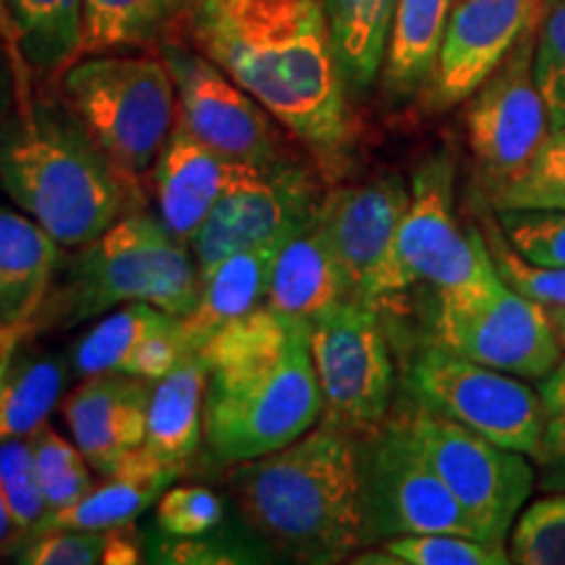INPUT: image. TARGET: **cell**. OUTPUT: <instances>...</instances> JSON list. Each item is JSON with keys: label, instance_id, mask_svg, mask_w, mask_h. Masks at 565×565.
Instances as JSON below:
<instances>
[{"label": "cell", "instance_id": "obj_1", "mask_svg": "<svg viewBox=\"0 0 565 565\" xmlns=\"http://www.w3.org/2000/svg\"><path fill=\"white\" fill-rule=\"evenodd\" d=\"M200 51L312 154L322 175L349 162L353 121L320 0H189Z\"/></svg>", "mask_w": 565, "mask_h": 565}, {"label": "cell", "instance_id": "obj_2", "mask_svg": "<svg viewBox=\"0 0 565 565\" xmlns=\"http://www.w3.org/2000/svg\"><path fill=\"white\" fill-rule=\"evenodd\" d=\"M196 353L207 366L204 445L217 463L273 454L322 422L309 322L263 303L212 333Z\"/></svg>", "mask_w": 565, "mask_h": 565}, {"label": "cell", "instance_id": "obj_3", "mask_svg": "<svg viewBox=\"0 0 565 565\" xmlns=\"http://www.w3.org/2000/svg\"><path fill=\"white\" fill-rule=\"evenodd\" d=\"M231 500L238 519L280 561L328 565L370 545L359 471V435L317 427L249 461L233 463Z\"/></svg>", "mask_w": 565, "mask_h": 565}, {"label": "cell", "instance_id": "obj_4", "mask_svg": "<svg viewBox=\"0 0 565 565\" xmlns=\"http://www.w3.org/2000/svg\"><path fill=\"white\" fill-rule=\"evenodd\" d=\"M0 189L63 249H79L134 210L139 181L126 175L61 100L34 92L0 121Z\"/></svg>", "mask_w": 565, "mask_h": 565}, {"label": "cell", "instance_id": "obj_5", "mask_svg": "<svg viewBox=\"0 0 565 565\" xmlns=\"http://www.w3.org/2000/svg\"><path fill=\"white\" fill-rule=\"evenodd\" d=\"M196 296L200 270L192 249L141 207L63 257L32 322L38 333L71 330L126 303H152L181 317Z\"/></svg>", "mask_w": 565, "mask_h": 565}, {"label": "cell", "instance_id": "obj_6", "mask_svg": "<svg viewBox=\"0 0 565 565\" xmlns=\"http://www.w3.org/2000/svg\"><path fill=\"white\" fill-rule=\"evenodd\" d=\"M61 100L134 181L152 173L175 126V84L162 55H79L61 71Z\"/></svg>", "mask_w": 565, "mask_h": 565}, {"label": "cell", "instance_id": "obj_7", "mask_svg": "<svg viewBox=\"0 0 565 565\" xmlns=\"http://www.w3.org/2000/svg\"><path fill=\"white\" fill-rule=\"evenodd\" d=\"M359 471L370 542L404 534H466L482 540L416 445L406 416H387L359 435Z\"/></svg>", "mask_w": 565, "mask_h": 565}, {"label": "cell", "instance_id": "obj_8", "mask_svg": "<svg viewBox=\"0 0 565 565\" xmlns=\"http://www.w3.org/2000/svg\"><path fill=\"white\" fill-rule=\"evenodd\" d=\"M406 391L429 412L475 429L487 440L536 458L542 443V398L524 377L427 343L406 366Z\"/></svg>", "mask_w": 565, "mask_h": 565}, {"label": "cell", "instance_id": "obj_9", "mask_svg": "<svg viewBox=\"0 0 565 565\" xmlns=\"http://www.w3.org/2000/svg\"><path fill=\"white\" fill-rule=\"evenodd\" d=\"M424 458L469 515L484 542L503 545L534 490L529 456L419 404L404 412Z\"/></svg>", "mask_w": 565, "mask_h": 565}, {"label": "cell", "instance_id": "obj_10", "mask_svg": "<svg viewBox=\"0 0 565 565\" xmlns=\"http://www.w3.org/2000/svg\"><path fill=\"white\" fill-rule=\"evenodd\" d=\"M322 422L366 435L387 419L395 391L391 343L377 309L345 299L309 322Z\"/></svg>", "mask_w": 565, "mask_h": 565}, {"label": "cell", "instance_id": "obj_11", "mask_svg": "<svg viewBox=\"0 0 565 565\" xmlns=\"http://www.w3.org/2000/svg\"><path fill=\"white\" fill-rule=\"evenodd\" d=\"M398 252L414 286H429L435 299L479 291L500 278L484 233L458 223L456 160L450 152H435L416 166Z\"/></svg>", "mask_w": 565, "mask_h": 565}, {"label": "cell", "instance_id": "obj_12", "mask_svg": "<svg viewBox=\"0 0 565 565\" xmlns=\"http://www.w3.org/2000/svg\"><path fill=\"white\" fill-rule=\"evenodd\" d=\"M408 207V186L398 175L338 186L322 196L320 221L351 299L385 312L404 299L414 280L398 252V233Z\"/></svg>", "mask_w": 565, "mask_h": 565}, {"label": "cell", "instance_id": "obj_13", "mask_svg": "<svg viewBox=\"0 0 565 565\" xmlns=\"http://www.w3.org/2000/svg\"><path fill=\"white\" fill-rule=\"evenodd\" d=\"M429 328L433 343L524 380H542L563 359L547 309L503 278L479 291L435 299Z\"/></svg>", "mask_w": 565, "mask_h": 565}, {"label": "cell", "instance_id": "obj_14", "mask_svg": "<svg viewBox=\"0 0 565 565\" xmlns=\"http://www.w3.org/2000/svg\"><path fill=\"white\" fill-rule=\"evenodd\" d=\"M536 21L466 100V141L487 202L532 166L553 131L534 79Z\"/></svg>", "mask_w": 565, "mask_h": 565}, {"label": "cell", "instance_id": "obj_15", "mask_svg": "<svg viewBox=\"0 0 565 565\" xmlns=\"http://www.w3.org/2000/svg\"><path fill=\"white\" fill-rule=\"evenodd\" d=\"M175 84V124L236 166L270 168L291 160L282 126L225 71L183 45H162Z\"/></svg>", "mask_w": 565, "mask_h": 565}, {"label": "cell", "instance_id": "obj_16", "mask_svg": "<svg viewBox=\"0 0 565 565\" xmlns=\"http://www.w3.org/2000/svg\"><path fill=\"white\" fill-rule=\"evenodd\" d=\"M322 196L312 171L296 158L270 168L238 166L192 242L200 278L231 254L288 236L312 221Z\"/></svg>", "mask_w": 565, "mask_h": 565}, {"label": "cell", "instance_id": "obj_17", "mask_svg": "<svg viewBox=\"0 0 565 565\" xmlns=\"http://www.w3.org/2000/svg\"><path fill=\"white\" fill-rule=\"evenodd\" d=\"M545 0H456L427 95L429 108L445 110L469 100L529 26Z\"/></svg>", "mask_w": 565, "mask_h": 565}, {"label": "cell", "instance_id": "obj_18", "mask_svg": "<svg viewBox=\"0 0 565 565\" xmlns=\"http://www.w3.org/2000/svg\"><path fill=\"white\" fill-rule=\"evenodd\" d=\"M179 317L152 303H126L97 317L68 353L79 377L121 372L160 380L189 356Z\"/></svg>", "mask_w": 565, "mask_h": 565}, {"label": "cell", "instance_id": "obj_19", "mask_svg": "<svg viewBox=\"0 0 565 565\" xmlns=\"http://www.w3.org/2000/svg\"><path fill=\"white\" fill-rule=\"evenodd\" d=\"M152 380L108 372L84 377L63 401V419L92 471L103 479L134 448L145 445Z\"/></svg>", "mask_w": 565, "mask_h": 565}, {"label": "cell", "instance_id": "obj_20", "mask_svg": "<svg viewBox=\"0 0 565 565\" xmlns=\"http://www.w3.org/2000/svg\"><path fill=\"white\" fill-rule=\"evenodd\" d=\"M236 162H228L194 139L181 124L173 126L152 168L158 217L168 231L192 249L202 223L228 186Z\"/></svg>", "mask_w": 565, "mask_h": 565}, {"label": "cell", "instance_id": "obj_21", "mask_svg": "<svg viewBox=\"0 0 565 565\" xmlns=\"http://www.w3.org/2000/svg\"><path fill=\"white\" fill-rule=\"evenodd\" d=\"M345 299H351L349 282L315 212L312 221L282 242L265 303L294 320L312 322Z\"/></svg>", "mask_w": 565, "mask_h": 565}, {"label": "cell", "instance_id": "obj_22", "mask_svg": "<svg viewBox=\"0 0 565 565\" xmlns=\"http://www.w3.org/2000/svg\"><path fill=\"white\" fill-rule=\"evenodd\" d=\"M288 236L231 254L221 265L212 267L204 278H200L196 303L186 315L179 317L189 351L196 353V349L212 333L263 307L267 301V291H270L275 259H278L280 246Z\"/></svg>", "mask_w": 565, "mask_h": 565}, {"label": "cell", "instance_id": "obj_23", "mask_svg": "<svg viewBox=\"0 0 565 565\" xmlns=\"http://www.w3.org/2000/svg\"><path fill=\"white\" fill-rule=\"evenodd\" d=\"M63 257V246L34 217L0 204V317L32 322Z\"/></svg>", "mask_w": 565, "mask_h": 565}, {"label": "cell", "instance_id": "obj_24", "mask_svg": "<svg viewBox=\"0 0 565 565\" xmlns=\"http://www.w3.org/2000/svg\"><path fill=\"white\" fill-rule=\"evenodd\" d=\"M204 391L207 366L200 353H189L175 370L152 383L145 448L183 475L204 443Z\"/></svg>", "mask_w": 565, "mask_h": 565}, {"label": "cell", "instance_id": "obj_25", "mask_svg": "<svg viewBox=\"0 0 565 565\" xmlns=\"http://www.w3.org/2000/svg\"><path fill=\"white\" fill-rule=\"evenodd\" d=\"M71 362L26 335L0 374V440L32 437L45 427L68 383Z\"/></svg>", "mask_w": 565, "mask_h": 565}, {"label": "cell", "instance_id": "obj_26", "mask_svg": "<svg viewBox=\"0 0 565 565\" xmlns=\"http://www.w3.org/2000/svg\"><path fill=\"white\" fill-rule=\"evenodd\" d=\"M456 0H398L387 40L383 89L391 100L427 92Z\"/></svg>", "mask_w": 565, "mask_h": 565}, {"label": "cell", "instance_id": "obj_27", "mask_svg": "<svg viewBox=\"0 0 565 565\" xmlns=\"http://www.w3.org/2000/svg\"><path fill=\"white\" fill-rule=\"evenodd\" d=\"M398 0H320L349 95L362 97L383 76Z\"/></svg>", "mask_w": 565, "mask_h": 565}, {"label": "cell", "instance_id": "obj_28", "mask_svg": "<svg viewBox=\"0 0 565 565\" xmlns=\"http://www.w3.org/2000/svg\"><path fill=\"white\" fill-rule=\"evenodd\" d=\"M186 0H82L79 55L152 45Z\"/></svg>", "mask_w": 565, "mask_h": 565}, {"label": "cell", "instance_id": "obj_29", "mask_svg": "<svg viewBox=\"0 0 565 565\" xmlns=\"http://www.w3.org/2000/svg\"><path fill=\"white\" fill-rule=\"evenodd\" d=\"M280 557L242 519L202 534H166L154 526L145 534V563L160 565H259L278 563Z\"/></svg>", "mask_w": 565, "mask_h": 565}, {"label": "cell", "instance_id": "obj_30", "mask_svg": "<svg viewBox=\"0 0 565 565\" xmlns=\"http://www.w3.org/2000/svg\"><path fill=\"white\" fill-rule=\"evenodd\" d=\"M30 68L61 71L79 58L82 0H6Z\"/></svg>", "mask_w": 565, "mask_h": 565}, {"label": "cell", "instance_id": "obj_31", "mask_svg": "<svg viewBox=\"0 0 565 565\" xmlns=\"http://www.w3.org/2000/svg\"><path fill=\"white\" fill-rule=\"evenodd\" d=\"M168 487L141 482L129 477H105L103 484L92 487L84 498L76 500L61 511L45 515V521L34 529V534L45 529H113L137 521Z\"/></svg>", "mask_w": 565, "mask_h": 565}, {"label": "cell", "instance_id": "obj_32", "mask_svg": "<svg viewBox=\"0 0 565 565\" xmlns=\"http://www.w3.org/2000/svg\"><path fill=\"white\" fill-rule=\"evenodd\" d=\"M30 443L47 513L76 503L95 487L92 484V466L84 458L79 445L68 443L61 433H55L51 424L40 427L30 437Z\"/></svg>", "mask_w": 565, "mask_h": 565}, {"label": "cell", "instance_id": "obj_33", "mask_svg": "<svg viewBox=\"0 0 565 565\" xmlns=\"http://www.w3.org/2000/svg\"><path fill=\"white\" fill-rule=\"evenodd\" d=\"M383 555L372 563L395 565H505V545L466 534H404L383 542Z\"/></svg>", "mask_w": 565, "mask_h": 565}, {"label": "cell", "instance_id": "obj_34", "mask_svg": "<svg viewBox=\"0 0 565 565\" xmlns=\"http://www.w3.org/2000/svg\"><path fill=\"white\" fill-rule=\"evenodd\" d=\"M490 204L494 210H565V126L550 131L532 166L511 186L494 194Z\"/></svg>", "mask_w": 565, "mask_h": 565}, {"label": "cell", "instance_id": "obj_35", "mask_svg": "<svg viewBox=\"0 0 565 565\" xmlns=\"http://www.w3.org/2000/svg\"><path fill=\"white\" fill-rule=\"evenodd\" d=\"M508 555L519 565H565V492H553L521 511Z\"/></svg>", "mask_w": 565, "mask_h": 565}, {"label": "cell", "instance_id": "obj_36", "mask_svg": "<svg viewBox=\"0 0 565 565\" xmlns=\"http://www.w3.org/2000/svg\"><path fill=\"white\" fill-rule=\"evenodd\" d=\"M534 79L547 105L550 126H565V0L542 3L534 40Z\"/></svg>", "mask_w": 565, "mask_h": 565}, {"label": "cell", "instance_id": "obj_37", "mask_svg": "<svg viewBox=\"0 0 565 565\" xmlns=\"http://www.w3.org/2000/svg\"><path fill=\"white\" fill-rule=\"evenodd\" d=\"M494 221L508 244L529 263L565 267V210H494Z\"/></svg>", "mask_w": 565, "mask_h": 565}, {"label": "cell", "instance_id": "obj_38", "mask_svg": "<svg viewBox=\"0 0 565 565\" xmlns=\"http://www.w3.org/2000/svg\"><path fill=\"white\" fill-rule=\"evenodd\" d=\"M484 238L487 246H490V254L500 278H503L513 291L542 303L545 309L565 307V267L534 265L521 257V254L508 244L498 221H494V212L484 215Z\"/></svg>", "mask_w": 565, "mask_h": 565}, {"label": "cell", "instance_id": "obj_39", "mask_svg": "<svg viewBox=\"0 0 565 565\" xmlns=\"http://www.w3.org/2000/svg\"><path fill=\"white\" fill-rule=\"evenodd\" d=\"M0 484L9 500L13 519L26 534H34L47 515L45 494H42L38 469H34L30 437H9L0 440Z\"/></svg>", "mask_w": 565, "mask_h": 565}, {"label": "cell", "instance_id": "obj_40", "mask_svg": "<svg viewBox=\"0 0 565 565\" xmlns=\"http://www.w3.org/2000/svg\"><path fill=\"white\" fill-rule=\"evenodd\" d=\"M542 443L536 454L540 484L545 492H565V356L540 380Z\"/></svg>", "mask_w": 565, "mask_h": 565}, {"label": "cell", "instance_id": "obj_41", "mask_svg": "<svg viewBox=\"0 0 565 565\" xmlns=\"http://www.w3.org/2000/svg\"><path fill=\"white\" fill-rule=\"evenodd\" d=\"M228 519L225 500L202 484H175L160 494L154 508V526L166 534H202Z\"/></svg>", "mask_w": 565, "mask_h": 565}, {"label": "cell", "instance_id": "obj_42", "mask_svg": "<svg viewBox=\"0 0 565 565\" xmlns=\"http://www.w3.org/2000/svg\"><path fill=\"white\" fill-rule=\"evenodd\" d=\"M108 529H45L32 534L13 561L21 565H95L103 563Z\"/></svg>", "mask_w": 565, "mask_h": 565}, {"label": "cell", "instance_id": "obj_43", "mask_svg": "<svg viewBox=\"0 0 565 565\" xmlns=\"http://www.w3.org/2000/svg\"><path fill=\"white\" fill-rule=\"evenodd\" d=\"M32 92V68L13 47L0 38V121L13 110L21 97Z\"/></svg>", "mask_w": 565, "mask_h": 565}, {"label": "cell", "instance_id": "obj_44", "mask_svg": "<svg viewBox=\"0 0 565 565\" xmlns=\"http://www.w3.org/2000/svg\"><path fill=\"white\" fill-rule=\"evenodd\" d=\"M145 563V534L137 529V521L108 529L103 565H137Z\"/></svg>", "mask_w": 565, "mask_h": 565}, {"label": "cell", "instance_id": "obj_45", "mask_svg": "<svg viewBox=\"0 0 565 565\" xmlns=\"http://www.w3.org/2000/svg\"><path fill=\"white\" fill-rule=\"evenodd\" d=\"M26 540H30V534H26L19 521L13 519L9 500H6L3 484H0V561L11 555L17 557L19 550L26 545Z\"/></svg>", "mask_w": 565, "mask_h": 565}, {"label": "cell", "instance_id": "obj_46", "mask_svg": "<svg viewBox=\"0 0 565 565\" xmlns=\"http://www.w3.org/2000/svg\"><path fill=\"white\" fill-rule=\"evenodd\" d=\"M0 38L9 42L13 51H17V53L21 55V51H19V30H17V21H13L11 9H9V3H6V0H0ZM21 58H24V55H21ZM26 66H30V63H26Z\"/></svg>", "mask_w": 565, "mask_h": 565}, {"label": "cell", "instance_id": "obj_47", "mask_svg": "<svg viewBox=\"0 0 565 565\" xmlns=\"http://www.w3.org/2000/svg\"><path fill=\"white\" fill-rule=\"evenodd\" d=\"M547 317H550V322H553L555 335H557V341H561L563 353H565V307H547Z\"/></svg>", "mask_w": 565, "mask_h": 565}, {"label": "cell", "instance_id": "obj_48", "mask_svg": "<svg viewBox=\"0 0 565 565\" xmlns=\"http://www.w3.org/2000/svg\"><path fill=\"white\" fill-rule=\"evenodd\" d=\"M9 320H3V317H0V335H3L6 333V328H9Z\"/></svg>", "mask_w": 565, "mask_h": 565}, {"label": "cell", "instance_id": "obj_49", "mask_svg": "<svg viewBox=\"0 0 565 565\" xmlns=\"http://www.w3.org/2000/svg\"><path fill=\"white\" fill-rule=\"evenodd\" d=\"M545 3H547V0H545Z\"/></svg>", "mask_w": 565, "mask_h": 565}]
</instances>
